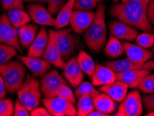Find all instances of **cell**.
Instances as JSON below:
<instances>
[{
    "label": "cell",
    "mask_w": 154,
    "mask_h": 116,
    "mask_svg": "<svg viewBox=\"0 0 154 116\" xmlns=\"http://www.w3.org/2000/svg\"><path fill=\"white\" fill-rule=\"evenodd\" d=\"M30 115L31 116H51L50 113L46 108L36 107L31 111H30Z\"/></svg>",
    "instance_id": "60d3db41"
},
{
    "label": "cell",
    "mask_w": 154,
    "mask_h": 116,
    "mask_svg": "<svg viewBox=\"0 0 154 116\" xmlns=\"http://www.w3.org/2000/svg\"><path fill=\"white\" fill-rule=\"evenodd\" d=\"M74 3H75V0H67L66 3L58 11L57 17L56 18L55 28L56 29H61L68 26L72 12L74 10Z\"/></svg>",
    "instance_id": "cb8c5ba5"
},
{
    "label": "cell",
    "mask_w": 154,
    "mask_h": 116,
    "mask_svg": "<svg viewBox=\"0 0 154 116\" xmlns=\"http://www.w3.org/2000/svg\"><path fill=\"white\" fill-rule=\"evenodd\" d=\"M150 0H128L115 4L110 8V14L120 22L140 30L152 32L154 31L146 15V8Z\"/></svg>",
    "instance_id": "6da1fadb"
},
{
    "label": "cell",
    "mask_w": 154,
    "mask_h": 116,
    "mask_svg": "<svg viewBox=\"0 0 154 116\" xmlns=\"http://www.w3.org/2000/svg\"><path fill=\"white\" fill-rule=\"evenodd\" d=\"M0 43L14 47L20 52L22 51L19 41L18 30L11 24L7 14L0 16Z\"/></svg>",
    "instance_id": "30bf717a"
},
{
    "label": "cell",
    "mask_w": 154,
    "mask_h": 116,
    "mask_svg": "<svg viewBox=\"0 0 154 116\" xmlns=\"http://www.w3.org/2000/svg\"><path fill=\"white\" fill-rule=\"evenodd\" d=\"M153 54H154V47H153Z\"/></svg>",
    "instance_id": "681fc988"
},
{
    "label": "cell",
    "mask_w": 154,
    "mask_h": 116,
    "mask_svg": "<svg viewBox=\"0 0 154 116\" xmlns=\"http://www.w3.org/2000/svg\"><path fill=\"white\" fill-rule=\"evenodd\" d=\"M66 84L65 79L56 70L47 72L42 77L40 90L45 98H51L58 95V92Z\"/></svg>",
    "instance_id": "5b68a950"
},
{
    "label": "cell",
    "mask_w": 154,
    "mask_h": 116,
    "mask_svg": "<svg viewBox=\"0 0 154 116\" xmlns=\"http://www.w3.org/2000/svg\"><path fill=\"white\" fill-rule=\"evenodd\" d=\"M77 61L83 72L91 78L96 68V64L93 58L87 52L81 50L77 56Z\"/></svg>",
    "instance_id": "484cf974"
},
{
    "label": "cell",
    "mask_w": 154,
    "mask_h": 116,
    "mask_svg": "<svg viewBox=\"0 0 154 116\" xmlns=\"http://www.w3.org/2000/svg\"><path fill=\"white\" fill-rule=\"evenodd\" d=\"M77 103V115L88 116L90 113L95 110L93 99L88 95H82L79 97Z\"/></svg>",
    "instance_id": "83f0119b"
},
{
    "label": "cell",
    "mask_w": 154,
    "mask_h": 116,
    "mask_svg": "<svg viewBox=\"0 0 154 116\" xmlns=\"http://www.w3.org/2000/svg\"><path fill=\"white\" fill-rule=\"evenodd\" d=\"M109 30L110 36L118 40L132 41L138 35L137 29L122 22L112 21L110 22Z\"/></svg>",
    "instance_id": "9a60e30c"
},
{
    "label": "cell",
    "mask_w": 154,
    "mask_h": 116,
    "mask_svg": "<svg viewBox=\"0 0 154 116\" xmlns=\"http://www.w3.org/2000/svg\"><path fill=\"white\" fill-rule=\"evenodd\" d=\"M93 104L95 110L100 111L110 115L114 113L116 109L115 101L106 93H99L93 99Z\"/></svg>",
    "instance_id": "603a6c76"
},
{
    "label": "cell",
    "mask_w": 154,
    "mask_h": 116,
    "mask_svg": "<svg viewBox=\"0 0 154 116\" xmlns=\"http://www.w3.org/2000/svg\"><path fill=\"white\" fill-rule=\"evenodd\" d=\"M26 67L18 61H9L0 65V74L5 83L6 90L11 94L17 92L26 78Z\"/></svg>",
    "instance_id": "3957f363"
},
{
    "label": "cell",
    "mask_w": 154,
    "mask_h": 116,
    "mask_svg": "<svg viewBox=\"0 0 154 116\" xmlns=\"http://www.w3.org/2000/svg\"><path fill=\"white\" fill-rule=\"evenodd\" d=\"M150 70H128L117 72V80L122 81L128 88H134L139 86L140 81L146 75L151 73Z\"/></svg>",
    "instance_id": "ac0fdd59"
},
{
    "label": "cell",
    "mask_w": 154,
    "mask_h": 116,
    "mask_svg": "<svg viewBox=\"0 0 154 116\" xmlns=\"http://www.w3.org/2000/svg\"><path fill=\"white\" fill-rule=\"evenodd\" d=\"M112 1L114 2H117L119 1V0H112Z\"/></svg>",
    "instance_id": "c3c4849f"
},
{
    "label": "cell",
    "mask_w": 154,
    "mask_h": 116,
    "mask_svg": "<svg viewBox=\"0 0 154 116\" xmlns=\"http://www.w3.org/2000/svg\"><path fill=\"white\" fill-rule=\"evenodd\" d=\"M142 104L146 111L151 112L154 111V92L142 97Z\"/></svg>",
    "instance_id": "f35d334b"
},
{
    "label": "cell",
    "mask_w": 154,
    "mask_h": 116,
    "mask_svg": "<svg viewBox=\"0 0 154 116\" xmlns=\"http://www.w3.org/2000/svg\"><path fill=\"white\" fill-rule=\"evenodd\" d=\"M42 104L50 114L54 116H76L77 110L74 104L68 100L56 96L42 99Z\"/></svg>",
    "instance_id": "ba28073f"
},
{
    "label": "cell",
    "mask_w": 154,
    "mask_h": 116,
    "mask_svg": "<svg viewBox=\"0 0 154 116\" xmlns=\"http://www.w3.org/2000/svg\"><path fill=\"white\" fill-rule=\"evenodd\" d=\"M71 31L72 28L60 30L57 38V44L61 56L65 62L69 60L81 45L79 38L72 33Z\"/></svg>",
    "instance_id": "8992f818"
},
{
    "label": "cell",
    "mask_w": 154,
    "mask_h": 116,
    "mask_svg": "<svg viewBox=\"0 0 154 116\" xmlns=\"http://www.w3.org/2000/svg\"><path fill=\"white\" fill-rule=\"evenodd\" d=\"M49 42V33L47 29L42 27L36 35L35 39L29 47L28 56L42 57Z\"/></svg>",
    "instance_id": "ffe728a7"
},
{
    "label": "cell",
    "mask_w": 154,
    "mask_h": 116,
    "mask_svg": "<svg viewBox=\"0 0 154 116\" xmlns=\"http://www.w3.org/2000/svg\"><path fill=\"white\" fill-rule=\"evenodd\" d=\"M146 116H154V111H151V112H149V113L147 115H146Z\"/></svg>",
    "instance_id": "f6af8a7d"
},
{
    "label": "cell",
    "mask_w": 154,
    "mask_h": 116,
    "mask_svg": "<svg viewBox=\"0 0 154 116\" xmlns=\"http://www.w3.org/2000/svg\"><path fill=\"white\" fill-rule=\"evenodd\" d=\"M63 74L67 81H69L74 88H76L82 82L84 79V74L79 66L77 61V56H74L69 59L63 69Z\"/></svg>",
    "instance_id": "2e32d148"
},
{
    "label": "cell",
    "mask_w": 154,
    "mask_h": 116,
    "mask_svg": "<svg viewBox=\"0 0 154 116\" xmlns=\"http://www.w3.org/2000/svg\"><path fill=\"white\" fill-rule=\"evenodd\" d=\"M99 93L100 92L94 87L93 84L87 82V81H84V82L82 81L77 86L75 91H74V95L77 98L82 95H88L91 98L94 99Z\"/></svg>",
    "instance_id": "f1b7e54d"
},
{
    "label": "cell",
    "mask_w": 154,
    "mask_h": 116,
    "mask_svg": "<svg viewBox=\"0 0 154 116\" xmlns=\"http://www.w3.org/2000/svg\"><path fill=\"white\" fill-rule=\"evenodd\" d=\"M104 65L115 71L119 72L128 70H154V60L145 63H135L128 58L119 59L104 63Z\"/></svg>",
    "instance_id": "5bb4252c"
},
{
    "label": "cell",
    "mask_w": 154,
    "mask_h": 116,
    "mask_svg": "<svg viewBox=\"0 0 154 116\" xmlns=\"http://www.w3.org/2000/svg\"><path fill=\"white\" fill-rule=\"evenodd\" d=\"M29 14L31 20L37 24L42 26L54 27L56 25V18L45 6L38 3H33L28 6Z\"/></svg>",
    "instance_id": "8fae6325"
},
{
    "label": "cell",
    "mask_w": 154,
    "mask_h": 116,
    "mask_svg": "<svg viewBox=\"0 0 154 116\" xmlns=\"http://www.w3.org/2000/svg\"><path fill=\"white\" fill-rule=\"evenodd\" d=\"M94 15L92 11L74 10L69 21L72 29L77 34L83 33L92 24Z\"/></svg>",
    "instance_id": "7c38bea8"
},
{
    "label": "cell",
    "mask_w": 154,
    "mask_h": 116,
    "mask_svg": "<svg viewBox=\"0 0 154 116\" xmlns=\"http://www.w3.org/2000/svg\"><path fill=\"white\" fill-rule=\"evenodd\" d=\"M14 113V104L11 99H0V116H12Z\"/></svg>",
    "instance_id": "836d02e7"
},
{
    "label": "cell",
    "mask_w": 154,
    "mask_h": 116,
    "mask_svg": "<svg viewBox=\"0 0 154 116\" xmlns=\"http://www.w3.org/2000/svg\"><path fill=\"white\" fill-rule=\"evenodd\" d=\"M139 89L143 93L150 94L154 92V74L146 75L138 86Z\"/></svg>",
    "instance_id": "1f68e13d"
},
{
    "label": "cell",
    "mask_w": 154,
    "mask_h": 116,
    "mask_svg": "<svg viewBox=\"0 0 154 116\" xmlns=\"http://www.w3.org/2000/svg\"><path fill=\"white\" fill-rule=\"evenodd\" d=\"M106 6L99 3L95 12L93 21L85 31L84 40L86 45L93 53H98L106 43L107 29L105 16Z\"/></svg>",
    "instance_id": "7a4b0ae2"
},
{
    "label": "cell",
    "mask_w": 154,
    "mask_h": 116,
    "mask_svg": "<svg viewBox=\"0 0 154 116\" xmlns=\"http://www.w3.org/2000/svg\"><path fill=\"white\" fill-rule=\"evenodd\" d=\"M38 30V27L33 24H26L18 28L19 41L22 48L27 49L30 47L37 35Z\"/></svg>",
    "instance_id": "7402d4cb"
},
{
    "label": "cell",
    "mask_w": 154,
    "mask_h": 116,
    "mask_svg": "<svg viewBox=\"0 0 154 116\" xmlns=\"http://www.w3.org/2000/svg\"><path fill=\"white\" fill-rule=\"evenodd\" d=\"M17 54V49L14 47L0 43V65L8 63Z\"/></svg>",
    "instance_id": "f546056e"
},
{
    "label": "cell",
    "mask_w": 154,
    "mask_h": 116,
    "mask_svg": "<svg viewBox=\"0 0 154 116\" xmlns=\"http://www.w3.org/2000/svg\"><path fill=\"white\" fill-rule=\"evenodd\" d=\"M106 55L110 58H117L124 53L123 44L117 38L110 36L104 49Z\"/></svg>",
    "instance_id": "4316f807"
},
{
    "label": "cell",
    "mask_w": 154,
    "mask_h": 116,
    "mask_svg": "<svg viewBox=\"0 0 154 116\" xmlns=\"http://www.w3.org/2000/svg\"><path fill=\"white\" fill-rule=\"evenodd\" d=\"M18 100L31 111L40 105L42 98L40 83L31 74H28L23 83L17 91Z\"/></svg>",
    "instance_id": "277c9868"
},
{
    "label": "cell",
    "mask_w": 154,
    "mask_h": 116,
    "mask_svg": "<svg viewBox=\"0 0 154 116\" xmlns=\"http://www.w3.org/2000/svg\"><path fill=\"white\" fill-rule=\"evenodd\" d=\"M57 96L62 97L65 99L68 100L69 102H72V104H75L76 103V96L74 95V92H73L71 88H70L67 84H65L60 88L59 91L58 92Z\"/></svg>",
    "instance_id": "d590c367"
},
{
    "label": "cell",
    "mask_w": 154,
    "mask_h": 116,
    "mask_svg": "<svg viewBox=\"0 0 154 116\" xmlns=\"http://www.w3.org/2000/svg\"><path fill=\"white\" fill-rule=\"evenodd\" d=\"M135 42L139 46L147 49L150 48L154 45V33L146 32L138 34Z\"/></svg>",
    "instance_id": "d6a6232c"
},
{
    "label": "cell",
    "mask_w": 154,
    "mask_h": 116,
    "mask_svg": "<svg viewBox=\"0 0 154 116\" xmlns=\"http://www.w3.org/2000/svg\"><path fill=\"white\" fill-rule=\"evenodd\" d=\"M127 58L135 63H145L153 57L152 52L147 49L127 42H122Z\"/></svg>",
    "instance_id": "e0dca14e"
},
{
    "label": "cell",
    "mask_w": 154,
    "mask_h": 116,
    "mask_svg": "<svg viewBox=\"0 0 154 116\" xmlns=\"http://www.w3.org/2000/svg\"><path fill=\"white\" fill-rule=\"evenodd\" d=\"M143 113V104L140 92L133 90L128 92L121 102L116 116H140Z\"/></svg>",
    "instance_id": "52a82bcc"
},
{
    "label": "cell",
    "mask_w": 154,
    "mask_h": 116,
    "mask_svg": "<svg viewBox=\"0 0 154 116\" xmlns=\"http://www.w3.org/2000/svg\"><path fill=\"white\" fill-rule=\"evenodd\" d=\"M23 2H26V3H48V0H23Z\"/></svg>",
    "instance_id": "7bdbcfd3"
},
{
    "label": "cell",
    "mask_w": 154,
    "mask_h": 116,
    "mask_svg": "<svg viewBox=\"0 0 154 116\" xmlns=\"http://www.w3.org/2000/svg\"><path fill=\"white\" fill-rule=\"evenodd\" d=\"M7 90H6L5 83L2 75L0 74V99H4L7 95Z\"/></svg>",
    "instance_id": "b9f144b4"
},
{
    "label": "cell",
    "mask_w": 154,
    "mask_h": 116,
    "mask_svg": "<svg viewBox=\"0 0 154 116\" xmlns=\"http://www.w3.org/2000/svg\"><path fill=\"white\" fill-rule=\"evenodd\" d=\"M104 0H75L74 9L78 11H92L96 8L97 4Z\"/></svg>",
    "instance_id": "4dcf8cb0"
},
{
    "label": "cell",
    "mask_w": 154,
    "mask_h": 116,
    "mask_svg": "<svg viewBox=\"0 0 154 116\" xmlns=\"http://www.w3.org/2000/svg\"><path fill=\"white\" fill-rule=\"evenodd\" d=\"M17 58L36 78L42 77L51 67V63L45 59L41 58V57L18 56Z\"/></svg>",
    "instance_id": "4fadbf2b"
},
{
    "label": "cell",
    "mask_w": 154,
    "mask_h": 116,
    "mask_svg": "<svg viewBox=\"0 0 154 116\" xmlns=\"http://www.w3.org/2000/svg\"><path fill=\"white\" fill-rule=\"evenodd\" d=\"M128 88L125 83L116 80L114 82L101 86L99 90L108 95L115 102H121L127 95Z\"/></svg>",
    "instance_id": "44dd1931"
},
{
    "label": "cell",
    "mask_w": 154,
    "mask_h": 116,
    "mask_svg": "<svg viewBox=\"0 0 154 116\" xmlns=\"http://www.w3.org/2000/svg\"><path fill=\"white\" fill-rule=\"evenodd\" d=\"M67 2V0H48L47 9L52 15H56Z\"/></svg>",
    "instance_id": "8d00e7d4"
},
{
    "label": "cell",
    "mask_w": 154,
    "mask_h": 116,
    "mask_svg": "<svg viewBox=\"0 0 154 116\" xmlns=\"http://www.w3.org/2000/svg\"><path fill=\"white\" fill-rule=\"evenodd\" d=\"M7 15L11 24L17 29L29 24L31 20L29 13H26L24 10H22V9H11L8 11Z\"/></svg>",
    "instance_id": "d4e9b609"
},
{
    "label": "cell",
    "mask_w": 154,
    "mask_h": 116,
    "mask_svg": "<svg viewBox=\"0 0 154 116\" xmlns=\"http://www.w3.org/2000/svg\"><path fill=\"white\" fill-rule=\"evenodd\" d=\"M91 79L92 83L94 86L106 85L117 80L116 72L106 65L97 63L96 68Z\"/></svg>",
    "instance_id": "d6986e66"
},
{
    "label": "cell",
    "mask_w": 154,
    "mask_h": 116,
    "mask_svg": "<svg viewBox=\"0 0 154 116\" xmlns=\"http://www.w3.org/2000/svg\"><path fill=\"white\" fill-rule=\"evenodd\" d=\"M146 15L149 23L154 26V0H150L147 6Z\"/></svg>",
    "instance_id": "ab89813d"
},
{
    "label": "cell",
    "mask_w": 154,
    "mask_h": 116,
    "mask_svg": "<svg viewBox=\"0 0 154 116\" xmlns=\"http://www.w3.org/2000/svg\"><path fill=\"white\" fill-rule=\"evenodd\" d=\"M127 1H128V0H122V3H124V2H126Z\"/></svg>",
    "instance_id": "7dc6e473"
},
{
    "label": "cell",
    "mask_w": 154,
    "mask_h": 116,
    "mask_svg": "<svg viewBox=\"0 0 154 116\" xmlns=\"http://www.w3.org/2000/svg\"><path fill=\"white\" fill-rule=\"evenodd\" d=\"M59 31L53 29H49L48 31L49 42L42 57L49 61L51 65L60 70H63L66 65V62L62 58L57 44V38Z\"/></svg>",
    "instance_id": "9c48e42d"
},
{
    "label": "cell",
    "mask_w": 154,
    "mask_h": 116,
    "mask_svg": "<svg viewBox=\"0 0 154 116\" xmlns=\"http://www.w3.org/2000/svg\"><path fill=\"white\" fill-rule=\"evenodd\" d=\"M88 116H108V115L105 114V113H101L100 111H97V110H94L92 112L90 113Z\"/></svg>",
    "instance_id": "ee69618b"
},
{
    "label": "cell",
    "mask_w": 154,
    "mask_h": 116,
    "mask_svg": "<svg viewBox=\"0 0 154 116\" xmlns=\"http://www.w3.org/2000/svg\"><path fill=\"white\" fill-rule=\"evenodd\" d=\"M13 115L15 116H29L30 111L27 109L19 100L15 102L14 105V113Z\"/></svg>",
    "instance_id": "74e56055"
},
{
    "label": "cell",
    "mask_w": 154,
    "mask_h": 116,
    "mask_svg": "<svg viewBox=\"0 0 154 116\" xmlns=\"http://www.w3.org/2000/svg\"><path fill=\"white\" fill-rule=\"evenodd\" d=\"M2 6L4 11L14 8L24 10L25 8L23 0H2Z\"/></svg>",
    "instance_id": "e575fe53"
},
{
    "label": "cell",
    "mask_w": 154,
    "mask_h": 116,
    "mask_svg": "<svg viewBox=\"0 0 154 116\" xmlns=\"http://www.w3.org/2000/svg\"><path fill=\"white\" fill-rule=\"evenodd\" d=\"M1 5H2V0H0V11H1Z\"/></svg>",
    "instance_id": "bcb514c9"
}]
</instances>
